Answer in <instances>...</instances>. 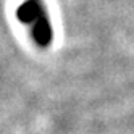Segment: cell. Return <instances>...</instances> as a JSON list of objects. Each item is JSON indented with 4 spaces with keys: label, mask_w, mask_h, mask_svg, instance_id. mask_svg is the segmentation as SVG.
Masks as SVG:
<instances>
[{
    "label": "cell",
    "mask_w": 134,
    "mask_h": 134,
    "mask_svg": "<svg viewBox=\"0 0 134 134\" xmlns=\"http://www.w3.org/2000/svg\"><path fill=\"white\" fill-rule=\"evenodd\" d=\"M18 18H20L23 23L29 24L31 27L36 26L37 23H41V21L49 20L47 10H45V7L41 0H26V2L18 8Z\"/></svg>",
    "instance_id": "1"
}]
</instances>
